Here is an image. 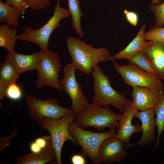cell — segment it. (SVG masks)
I'll return each instance as SVG.
<instances>
[{"mask_svg": "<svg viewBox=\"0 0 164 164\" xmlns=\"http://www.w3.org/2000/svg\"><path fill=\"white\" fill-rule=\"evenodd\" d=\"M66 43L72 63L77 70L86 74L90 75L99 62L114 60L105 47L96 48L73 36L68 37Z\"/></svg>", "mask_w": 164, "mask_h": 164, "instance_id": "obj_1", "label": "cell"}, {"mask_svg": "<svg viewBox=\"0 0 164 164\" xmlns=\"http://www.w3.org/2000/svg\"><path fill=\"white\" fill-rule=\"evenodd\" d=\"M93 79L94 93L93 103L105 107L114 106L122 113L133 104L125 95L112 87L109 77L98 66L95 65L91 72Z\"/></svg>", "mask_w": 164, "mask_h": 164, "instance_id": "obj_2", "label": "cell"}, {"mask_svg": "<svg viewBox=\"0 0 164 164\" xmlns=\"http://www.w3.org/2000/svg\"><path fill=\"white\" fill-rule=\"evenodd\" d=\"M122 114H117L108 106L104 107L93 103L88 104L76 115L75 123L84 129L93 127L100 131L106 128H118Z\"/></svg>", "mask_w": 164, "mask_h": 164, "instance_id": "obj_3", "label": "cell"}, {"mask_svg": "<svg viewBox=\"0 0 164 164\" xmlns=\"http://www.w3.org/2000/svg\"><path fill=\"white\" fill-rule=\"evenodd\" d=\"M71 15L69 10L62 8L59 0H56L52 16L44 25L37 29L29 27H25L23 32L17 36L18 39L32 42L37 45L43 51L48 50L50 37L53 31L60 26L61 20Z\"/></svg>", "mask_w": 164, "mask_h": 164, "instance_id": "obj_4", "label": "cell"}, {"mask_svg": "<svg viewBox=\"0 0 164 164\" xmlns=\"http://www.w3.org/2000/svg\"><path fill=\"white\" fill-rule=\"evenodd\" d=\"M70 134L77 141L81 148L80 153L88 157L93 164H100L98 156L99 146L105 139L115 137V129L104 132H96L84 130L78 126L74 120L68 128Z\"/></svg>", "mask_w": 164, "mask_h": 164, "instance_id": "obj_5", "label": "cell"}, {"mask_svg": "<svg viewBox=\"0 0 164 164\" xmlns=\"http://www.w3.org/2000/svg\"><path fill=\"white\" fill-rule=\"evenodd\" d=\"M76 118V115L71 112L58 120L46 118L38 123L42 128L47 130L50 133L58 164H62L61 151L66 141L70 140L75 145H78L76 140L70 134L68 130L70 124Z\"/></svg>", "mask_w": 164, "mask_h": 164, "instance_id": "obj_6", "label": "cell"}, {"mask_svg": "<svg viewBox=\"0 0 164 164\" xmlns=\"http://www.w3.org/2000/svg\"><path fill=\"white\" fill-rule=\"evenodd\" d=\"M43 51L40 62L37 70L36 86L39 88L50 86L58 90L63 91L59 79L61 68L58 54L53 50H48Z\"/></svg>", "mask_w": 164, "mask_h": 164, "instance_id": "obj_7", "label": "cell"}, {"mask_svg": "<svg viewBox=\"0 0 164 164\" xmlns=\"http://www.w3.org/2000/svg\"><path fill=\"white\" fill-rule=\"evenodd\" d=\"M114 68L120 75L123 82L131 86L144 87L163 91L164 85L157 76L142 70L135 64L129 63L120 65L114 60Z\"/></svg>", "mask_w": 164, "mask_h": 164, "instance_id": "obj_8", "label": "cell"}, {"mask_svg": "<svg viewBox=\"0 0 164 164\" xmlns=\"http://www.w3.org/2000/svg\"><path fill=\"white\" fill-rule=\"evenodd\" d=\"M26 103L30 118L37 123L46 118L58 120L71 112V109L60 106L58 100L54 98L43 100L30 95L27 97Z\"/></svg>", "mask_w": 164, "mask_h": 164, "instance_id": "obj_9", "label": "cell"}, {"mask_svg": "<svg viewBox=\"0 0 164 164\" xmlns=\"http://www.w3.org/2000/svg\"><path fill=\"white\" fill-rule=\"evenodd\" d=\"M77 70L72 63H67L63 69V76L60 80L63 91L70 97L72 101L71 112L77 114L89 104L88 99L75 77Z\"/></svg>", "mask_w": 164, "mask_h": 164, "instance_id": "obj_10", "label": "cell"}, {"mask_svg": "<svg viewBox=\"0 0 164 164\" xmlns=\"http://www.w3.org/2000/svg\"><path fill=\"white\" fill-rule=\"evenodd\" d=\"M123 143L115 137L104 140L100 144L98 156L100 164L118 162L127 156Z\"/></svg>", "mask_w": 164, "mask_h": 164, "instance_id": "obj_11", "label": "cell"}, {"mask_svg": "<svg viewBox=\"0 0 164 164\" xmlns=\"http://www.w3.org/2000/svg\"><path fill=\"white\" fill-rule=\"evenodd\" d=\"M132 88L131 95L133 104L138 111L154 108L160 102L164 95L163 91L148 87L135 86Z\"/></svg>", "mask_w": 164, "mask_h": 164, "instance_id": "obj_12", "label": "cell"}, {"mask_svg": "<svg viewBox=\"0 0 164 164\" xmlns=\"http://www.w3.org/2000/svg\"><path fill=\"white\" fill-rule=\"evenodd\" d=\"M155 115L154 108L144 111H138L135 113L134 117L139 118L142 122L141 125L142 135L138 142L132 145L129 144L124 148L125 149L136 145L141 147L144 146L149 145L155 140Z\"/></svg>", "mask_w": 164, "mask_h": 164, "instance_id": "obj_13", "label": "cell"}, {"mask_svg": "<svg viewBox=\"0 0 164 164\" xmlns=\"http://www.w3.org/2000/svg\"><path fill=\"white\" fill-rule=\"evenodd\" d=\"M138 111L133 104L122 113L118 122L115 137L124 144V147L129 144L131 136L135 133L142 132L141 125L138 123L134 125L132 120L135 113Z\"/></svg>", "mask_w": 164, "mask_h": 164, "instance_id": "obj_14", "label": "cell"}, {"mask_svg": "<svg viewBox=\"0 0 164 164\" xmlns=\"http://www.w3.org/2000/svg\"><path fill=\"white\" fill-rule=\"evenodd\" d=\"M43 51L31 54H20L15 50L9 52L5 60L10 63L20 75L29 70H36L40 63Z\"/></svg>", "mask_w": 164, "mask_h": 164, "instance_id": "obj_15", "label": "cell"}, {"mask_svg": "<svg viewBox=\"0 0 164 164\" xmlns=\"http://www.w3.org/2000/svg\"><path fill=\"white\" fill-rule=\"evenodd\" d=\"M150 61L157 76L164 80V41L146 42L141 51Z\"/></svg>", "mask_w": 164, "mask_h": 164, "instance_id": "obj_16", "label": "cell"}, {"mask_svg": "<svg viewBox=\"0 0 164 164\" xmlns=\"http://www.w3.org/2000/svg\"><path fill=\"white\" fill-rule=\"evenodd\" d=\"M14 159L16 164H44L56 160V157L54 149L51 147L39 153L16 155Z\"/></svg>", "mask_w": 164, "mask_h": 164, "instance_id": "obj_17", "label": "cell"}, {"mask_svg": "<svg viewBox=\"0 0 164 164\" xmlns=\"http://www.w3.org/2000/svg\"><path fill=\"white\" fill-rule=\"evenodd\" d=\"M145 27V25H142L135 38L125 48L114 55L113 58L127 60L141 51L146 42L144 36Z\"/></svg>", "mask_w": 164, "mask_h": 164, "instance_id": "obj_18", "label": "cell"}, {"mask_svg": "<svg viewBox=\"0 0 164 164\" xmlns=\"http://www.w3.org/2000/svg\"><path fill=\"white\" fill-rule=\"evenodd\" d=\"M16 27L2 23L0 24V46L8 52L14 50L17 39Z\"/></svg>", "mask_w": 164, "mask_h": 164, "instance_id": "obj_19", "label": "cell"}, {"mask_svg": "<svg viewBox=\"0 0 164 164\" xmlns=\"http://www.w3.org/2000/svg\"><path fill=\"white\" fill-rule=\"evenodd\" d=\"M22 15L18 9L0 0V22L11 26H19V17Z\"/></svg>", "mask_w": 164, "mask_h": 164, "instance_id": "obj_20", "label": "cell"}, {"mask_svg": "<svg viewBox=\"0 0 164 164\" xmlns=\"http://www.w3.org/2000/svg\"><path fill=\"white\" fill-rule=\"evenodd\" d=\"M67 5L72 17L71 24L76 33L80 38L84 35L83 32L81 25L80 19L83 13L80 6V1L79 0H68Z\"/></svg>", "mask_w": 164, "mask_h": 164, "instance_id": "obj_21", "label": "cell"}, {"mask_svg": "<svg viewBox=\"0 0 164 164\" xmlns=\"http://www.w3.org/2000/svg\"><path fill=\"white\" fill-rule=\"evenodd\" d=\"M20 74L13 65L5 60L0 67V84L9 85L16 83Z\"/></svg>", "mask_w": 164, "mask_h": 164, "instance_id": "obj_22", "label": "cell"}, {"mask_svg": "<svg viewBox=\"0 0 164 164\" xmlns=\"http://www.w3.org/2000/svg\"><path fill=\"white\" fill-rule=\"evenodd\" d=\"M127 60L129 61V63L135 64L144 71L156 75L150 61L141 51L128 59Z\"/></svg>", "mask_w": 164, "mask_h": 164, "instance_id": "obj_23", "label": "cell"}, {"mask_svg": "<svg viewBox=\"0 0 164 164\" xmlns=\"http://www.w3.org/2000/svg\"><path fill=\"white\" fill-rule=\"evenodd\" d=\"M154 108L156 115L155 125L157 128V138L154 145V147H156L158 145L161 134L164 131V95L160 102Z\"/></svg>", "mask_w": 164, "mask_h": 164, "instance_id": "obj_24", "label": "cell"}, {"mask_svg": "<svg viewBox=\"0 0 164 164\" xmlns=\"http://www.w3.org/2000/svg\"><path fill=\"white\" fill-rule=\"evenodd\" d=\"M149 9L155 15L154 27H161L164 24V2L159 5L151 4Z\"/></svg>", "mask_w": 164, "mask_h": 164, "instance_id": "obj_25", "label": "cell"}, {"mask_svg": "<svg viewBox=\"0 0 164 164\" xmlns=\"http://www.w3.org/2000/svg\"><path fill=\"white\" fill-rule=\"evenodd\" d=\"M144 36L146 41H164V27H151L144 32Z\"/></svg>", "mask_w": 164, "mask_h": 164, "instance_id": "obj_26", "label": "cell"}, {"mask_svg": "<svg viewBox=\"0 0 164 164\" xmlns=\"http://www.w3.org/2000/svg\"><path fill=\"white\" fill-rule=\"evenodd\" d=\"M22 90L16 83H12L9 85L6 96L8 99L13 101H18L22 98Z\"/></svg>", "mask_w": 164, "mask_h": 164, "instance_id": "obj_27", "label": "cell"}, {"mask_svg": "<svg viewBox=\"0 0 164 164\" xmlns=\"http://www.w3.org/2000/svg\"><path fill=\"white\" fill-rule=\"evenodd\" d=\"M29 8L35 11L43 10L51 4L50 0H26Z\"/></svg>", "mask_w": 164, "mask_h": 164, "instance_id": "obj_28", "label": "cell"}, {"mask_svg": "<svg viewBox=\"0 0 164 164\" xmlns=\"http://www.w3.org/2000/svg\"><path fill=\"white\" fill-rule=\"evenodd\" d=\"M6 3L15 7L19 10L23 14L29 6L26 0H5Z\"/></svg>", "mask_w": 164, "mask_h": 164, "instance_id": "obj_29", "label": "cell"}, {"mask_svg": "<svg viewBox=\"0 0 164 164\" xmlns=\"http://www.w3.org/2000/svg\"><path fill=\"white\" fill-rule=\"evenodd\" d=\"M34 141L42 149L53 147L52 142L50 136H44L38 137Z\"/></svg>", "mask_w": 164, "mask_h": 164, "instance_id": "obj_30", "label": "cell"}, {"mask_svg": "<svg viewBox=\"0 0 164 164\" xmlns=\"http://www.w3.org/2000/svg\"><path fill=\"white\" fill-rule=\"evenodd\" d=\"M18 132L15 130L9 136L7 137H1L0 151H3L4 149L9 145L10 142L18 134Z\"/></svg>", "mask_w": 164, "mask_h": 164, "instance_id": "obj_31", "label": "cell"}, {"mask_svg": "<svg viewBox=\"0 0 164 164\" xmlns=\"http://www.w3.org/2000/svg\"><path fill=\"white\" fill-rule=\"evenodd\" d=\"M123 12L125 15L127 20L130 24L134 26L137 25L138 20V17L136 12L129 11L126 9Z\"/></svg>", "mask_w": 164, "mask_h": 164, "instance_id": "obj_32", "label": "cell"}, {"mask_svg": "<svg viewBox=\"0 0 164 164\" xmlns=\"http://www.w3.org/2000/svg\"><path fill=\"white\" fill-rule=\"evenodd\" d=\"M85 156L82 154H74L71 158V161L73 164H85L87 163Z\"/></svg>", "mask_w": 164, "mask_h": 164, "instance_id": "obj_33", "label": "cell"}, {"mask_svg": "<svg viewBox=\"0 0 164 164\" xmlns=\"http://www.w3.org/2000/svg\"><path fill=\"white\" fill-rule=\"evenodd\" d=\"M30 149L32 152L34 153H39L43 150L34 141L31 143L30 145Z\"/></svg>", "mask_w": 164, "mask_h": 164, "instance_id": "obj_34", "label": "cell"}, {"mask_svg": "<svg viewBox=\"0 0 164 164\" xmlns=\"http://www.w3.org/2000/svg\"><path fill=\"white\" fill-rule=\"evenodd\" d=\"M9 85L0 84V100H2L6 96L7 87Z\"/></svg>", "mask_w": 164, "mask_h": 164, "instance_id": "obj_35", "label": "cell"}, {"mask_svg": "<svg viewBox=\"0 0 164 164\" xmlns=\"http://www.w3.org/2000/svg\"><path fill=\"white\" fill-rule=\"evenodd\" d=\"M162 0H152L151 2V4H156L157 5H159L162 3Z\"/></svg>", "mask_w": 164, "mask_h": 164, "instance_id": "obj_36", "label": "cell"}]
</instances>
